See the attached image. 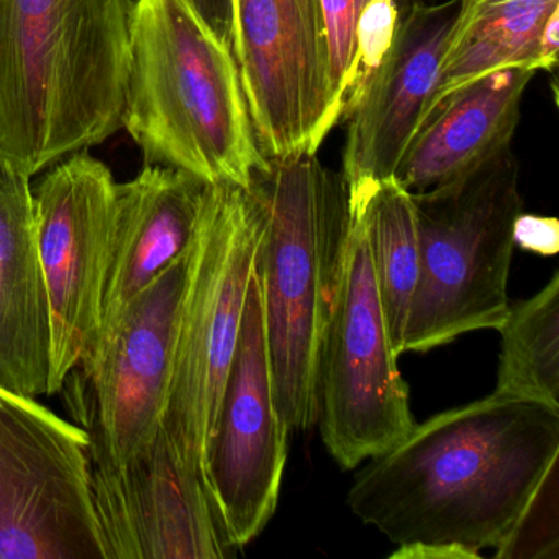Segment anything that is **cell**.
Segmentation results:
<instances>
[{"instance_id": "obj_1", "label": "cell", "mask_w": 559, "mask_h": 559, "mask_svg": "<svg viewBox=\"0 0 559 559\" xmlns=\"http://www.w3.org/2000/svg\"><path fill=\"white\" fill-rule=\"evenodd\" d=\"M559 460V411L490 394L435 415L356 477L352 512L395 545L496 548Z\"/></svg>"}, {"instance_id": "obj_2", "label": "cell", "mask_w": 559, "mask_h": 559, "mask_svg": "<svg viewBox=\"0 0 559 559\" xmlns=\"http://www.w3.org/2000/svg\"><path fill=\"white\" fill-rule=\"evenodd\" d=\"M132 0H0V155L28 176L122 127Z\"/></svg>"}, {"instance_id": "obj_3", "label": "cell", "mask_w": 559, "mask_h": 559, "mask_svg": "<svg viewBox=\"0 0 559 559\" xmlns=\"http://www.w3.org/2000/svg\"><path fill=\"white\" fill-rule=\"evenodd\" d=\"M126 127L145 166L247 188L266 165L234 53L182 0H135Z\"/></svg>"}, {"instance_id": "obj_4", "label": "cell", "mask_w": 559, "mask_h": 559, "mask_svg": "<svg viewBox=\"0 0 559 559\" xmlns=\"http://www.w3.org/2000/svg\"><path fill=\"white\" fill-rule=\"evenodd\" d=\"M247 191L260 209L254 271L277 411L287 430H309L319 418L320 345L348 191L316 155L266 159Z\"/></svg>"}, {"instance_id": "obj_5", "label": "cell", "mask_w": 559, "mask_h": 559, "mask_svg": "<svg viewBox=\"0 0 559 559\" xmlns=\"http://www.w3.org/2000/svg\"><path fill=\"white\" fill-rule=\"evenodd\" d=\"M411 195L420 273L402 353H427L464 333L499 330L509 313L513 222L523 204L512 150Z\"/></svg>"}, {"instance_id": "obj_6", "label": "cell", "mask_w": 559, "mask_h": 559, "mask_svg": "<svg viewBox=\"0 0 559 559\" xmlns=\"http://www.w3.org/2000/svg\"><path fill=\"white\" fill-rule=\"evenodd\" d=\"M260 225L247 188L205 186L189 243L162 424L186 466L205 483L209 440L240 336Z\"/></svg>"}, {"instance_id": "obj_7", "label": "cell", "mask_w": 559, "mask_h": 559, "mask_svg": "<svg viewBox=\"0 0 559 559\" xmlns=\"http://www.w3.org/2000/svg\"><path fill=\"white\" fill-rule=\"evenodd\" d=\"M382 312L365 222L348 205L320 345V435L342 469L394 447L417 421Z\"/></svg>"}, {"instance_id": "obj_8", "label": "cell", "mask_w": 559, "mask_h": 559, "mask_svg": "<svg viewBox=\"0 0 559 559\" xmlns=\"http://www.w3.org/2000/svg\"><path fill=\"white\" fill-rule=\"evenodd\" d=\"M188 263L189 247L99 332L64 379L71 417L87 435L90 466H122L162 427Z\"/></svg>"}, {"instance_id": "obj_9", "label": "cell", "mask_w": 559, "mask_h": 559, "mask_svg": "<svg viewBox=\"0 0 559 559\" xmlns=\"http://www.w3.org/2000/svg\"><path fill=\"white\" fill-rule=\"evenodd\" d=\"M97 543L86 431L0 388V559H80Z\"/></svg>"}, {"instance_id": "obj_10", "label": "cell", "mask_w": 559, "mask_h": 559, "mask_svg": "<svg viewBox=\"0 0 559 559\" xmlns=\"http://www.w3.org/2000/svg\"><path fill=\"white\" fill-rule=\"evenodd\" d=\"M231 53L261 155H316L342 119L320 0H234Z\"/></svg>"}, {"instance_id": "obj_11", "label": "cell", "mask_w": 559, "mask_h": 559, "mask_svg": "<svg viewBox=\"0 0 559 559\" xmlns=\"http://www.w3.org/2000/svg\"><path fill=\"white\" fill-rule=\"evenodd\" d=\"M116 185L104 163L76 153L44 176L34 194L35 240L47 287L50 395L99 335Z\"/></svg>"}, {"instance_id": "obj_12", "label": "cell", "mask_w": 559, "mask_h": 559, "mask_svg": "<svg viewBox=\"0 0 559 559\" xmlns=\"http://www.w3.org/2000/svg\"><path fill=\"white\" fill-rule=\"evenodd\" d=\"M287 435L274 397L263 300L254 271L205 461L209 489L237 549L253 542L276 512Z\"/></svg>"}, {"instance_id": "obj_13", "label": "cell", "mask_w": 559, "mask_h": 559, "mask_svg": "<svg viewBox=\"0 0 559 559\" xmlns=\"http://www.w3.org/2000/svg\"><path fill=\"white\" fill-rule=\"evenodd\" d=\"M90 473L106 559H222L237 549L207 483L165 428L122 466Z\"/></svg>"}, {"instance_id": "obj_14", "label": "cell", "mask_w": 559, "mask_h": 559, "mask_svg": "<svg viewBox=\"0 0 559 559\" xmlns=\"http://www.w3.org/2000/svg\"><path fill=\"white\" fill-rule=\"evenodd\" d=\"M456 11V0H448L401 12L384 57L343 112L348 127L342 176L349 204L394 178L433 96Z\"/></svg>"}, {"instance_id": "obj_15", "label": "cell", "mask_w": 559, "mask_h": 559, "mask_svg": "<svg viewBox=\"0 0 559 559\" xmlns=\"http://www.w3.org/2000/svg\"><path fill=\"white\" fill-rule=\"evenodd\" d=\"M50 310L31 176L0 155V388L50 395Z\"/></svg>"}, {"instance_id": "obj_16", "label": "cell", "mask_w": 559, "mask_h": 559, "mask_svg": "<svg viewBox=\"0 0 559 559\" xmlns=\"http://www.w3.org/2000/svg\"><path fill=\"white\" fill-rule=\"evenodd\" d=\"M205 186L195 176L166 166H145L132 181L116 185L99 332L112 326L185 253L194 235Z\"/></svg>"}, {"instance_id": "obj_17", "label": "cell", "mask_w": 559, "mask_h": 559, "mask_svg": "<svg viewBox=\"0 0 559 559\" xmlns=\"http://www.w3.org/2000/svg\"><path fill=\"white\" fill-rule=\"evenodd\" d=\"M536 71H493L444 97L425 117L394 178L411 192L430 191L510 148L522 99Z\"/></svg>"}, {"instance_id": "obj_18", "label": "cell", "mask_w": 559, "mask_h": 559, "mask_svg": "<svg viewBox=\"0 0 559 559\" xmlns=\"http://www.w3.org/2000/svg\"><path fill=\"white\" fill-rule=\"evenodd\" d=\"M427 112L461 87L510 68L538 71L539 40L559 0H456ZM424 117V119H425Z\"/></svg>"}, {"instance_id": "obj_19", "label": "cell", "mask_w": 559, "mask_h": 559, "mask_svg": "<svg viewBox=\"0 0 559 559\" xmlns=\"http://www.w3.org/2000/svg\"><path fill=\"white\" fill-rule=\"evenodd\" d=\"M348 205L361 209L372 273L395 355H404L405 326L420 273L417 218L411 192L397 179L378 182Z\"/></svg>"}, {"instance_id": "obj_20", "label": "cell", "mask_w": 559, "mask_h": 559, "mask_svg": "<svg viewBox=\"0 0 559 559\" xmlns=\"http://www.w3.org/2000/svg\"><path fill=\"white\" fill-rule=\"evenodd\" d=\"M499 371L492 394L559 411V273L539 293L510 304L499 329Z\"/></svg>"}, {"instance_id": "obj_21", "label": "cell", "mask_w": 559, "mask_h": 559, "mask_svg": "<svg viewBox=\"0 0 559 559\" xmlns=\"http://www.w3.org/2000/svg\"><path fill=\"white\" fill-rule=\"evenodd\" d=\"M559 460L552 461L528 502L496 546V558H559Z\"/></svg>"}, {"instance_id": "obj_22", "label": "cell", "mask_w": 559, "mask_h": 559, "mask_svg": "<svg viewBox=\"0 0 559 559\" xmlns=\"http://www.w3.org/2000/svg\"><path fill=\"white\" fill-rule=\"evenodd\" d=\"M372 0H320L330 48V68L336 100L342 107L352 78L359 19Z\"/></svg>"}, {"instance_id": "obj_23", "label": "cell", "mask_w": 559, "mask_h": 559, "mask_svg": "<svg viewBox=\"0 0 559 559\" xmlns=\"http://www.w3.org/2000/svg\"><path fill=\"white\" fill-rule=\"evenodd\" d=\"M399 11L394 0H372L359 19L356 34V55L343 112L361 90L369 74L378 67L394 37ZM343 117V116H342Z\"/></svg>"}, {"instance_id": "obj_24", "label": "cell", "mask_w": 559, "mask_h": 559, "mask_svg": "<svg viewBox=\"0 0 559 559\" xmlns=\"http://www.w3.org/2000/svg\"><path fill=\"white\" fill-rule=\"evenodd\" d=\"M513 247L539 257H556L559 251V222L555 217L523 214L513 222Z\"/></svg>"}, {"instance_id": "obj_25", "label": "cell", "mask_w": 559, "mask_h": 559, "mask_svg": "<svg viewBox=\"0 0 559 559\" xmlns=\"http://www.w3.org/2000/svg\"><path fill=\"white\" fill-rule=\"evenodd\" d=\"M204 27L231 51L234 47V0H182Z\"/></svg>"}, {"instance_id": "obj_26", "label": "cell", "mask_w": 559, "mask_h": 559, "mask_svg": "<svg viewBox=\"0 0 559 559\" xmlns=\"http://www.w3.org/2000/svg\"><path fill=\"white\" fill-rule=\"evenodd\" d=\"M480 552L456 543H405L392 552V559H477Z\"/></svg>"}]
</instances>
